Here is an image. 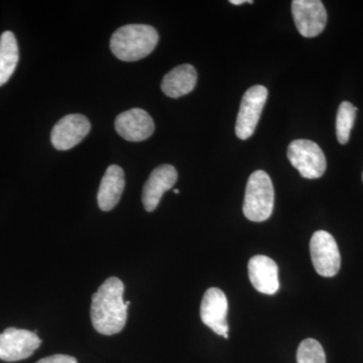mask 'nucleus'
<instances>
[{
    "label": "nucleus",
    "mask_w": 363,
    "mask_h": 363,
    "mask_svg": "<svg viewBox=\"0 0 363 363\" xmlns=\"http://www.w3.org/2000/svg\"><path fill=\"white\" fill-rule=\"evenodd\" d=\"M124 285L116 277L107 279L93 294L90 315L98 333L114 335L123 330L128 320L130 301H123Z\"/></svg>",
    "instance_id": "nucleus-1"
},
{
    "label": "nucleus",
    "mask_w": 363,
    "mask_h": 363,
    "mask_svg": "<svg viewBox=\"0 0 363 363\" xmlns=\"http://www.w3.org/2000/svg\"><path fill=\"white\" fill-rule=\"evenodd\" d=\"M159 42L156 28L147 25L121 26L112 35L111 49L117 59L135 62L145 58Z\"/></svg>",
    "instance_id": "nucleus-2"
},
{
    "label": "nucleus",
    "mask_w": 363,
    "mask_h": 363,
    "mask_svg": "<svg viewBox=\"0 0 363 363\" xmlns=\"http://www.w3.org/2000/svg\"><path fill=\"white\" fill-rule=\"evenodd\" d=\"M274 204L272 182L266 172L255 171L248 179L245 189L243 213L248 220L266 221L271 217Z\"/></svg>",
    "instance_id": "nucleus-3"
},
{
    "label": "nucleus",
    "mask_w": 363,
    "mask_h": 363,
    "mask_svg": "<svg viewBox=\"0 0 363 363\" xmlns=\"http://www.w3.org/2000/svg\"><path fill=\"white\" fill-rule=\"evenodd\" d=\"M288 159L303 178L318 179L324 175L327 162L323 150L316 143L296 140L288 147Z\"/></svg>",
    "instance_id": "nucleus-4"
},
{
    "label": "nucleus",
    "mask_w": 363,
    "mask_h": 363,
    "mask_svg": "<svg viewBox=\"0 0 363 363\" xmlns=\"http://www.w3.org/2000/svg\"><path fill=\"white\" fill-rule=\"evenodd\" d=\"M310 253L313 266L320 276L332 278L338 274L341 267L340 252L335 238L330 233L319 230L313 234Z\"/></svg>",
    "instance_id": "nucleus-5"
},
{
    "label": "nucleus",
    "mask_w": 363,
    "mask_h": 363,
    "mask_svg": "<svg viewBox=\"0 0 363 363\" xmlns=\"http://www.w3.org/2000/svg\"><path fill=\"white\" fill-rule=\"evenodd\" d=\"M267 95V88L262 85L252 86L243 95L235 125L236 135L240 140H247L255 133Z\"/></svg>",
    "instance_id": "nucleus-6"
},
{
    "label": "nucleus",
    "mask_w": 363,
    "mask_h": 363,
    "mask_svg": "<svg viewBox=\"0 0 363 363\" xmlns=\"http://www.w3.org/2000/svg\"><path fill=\"white\" fill-rule=\"evenodd\" d=\"M40 343L35 332L9 327L0 334V359L7 362L26 359L32 357Z\"/></svg>",
    "instance_id": "nucleus-7"
},
{
    "label": "nucleus",
    "mask_w": 363,
    "mask_h": 363,
    "mask_svg": "<svg viewBox=\"0 0 363 363\" xmlns=\"http://www.w3.org/2000/svg\"><path fill=\"white\" fill-rule=\"evenodd\" d=\"M292 13L298 32L303 37H317L326 26V9L320 0H294Z\"/></svg>",
    "instance_id": "nucleus-8"
},
{
    "label": "nucleus",
    "mask_w": 363,
    "mask_h": 363,
    "mask_svg": "<svg viewBox=\"0 0 363 363\" xmlns=\"http://www.w3.org/2000/svg\"><path fill=\"white\" fill-rule=\"evenodd\" d=\"M91 130L90 121L82 114H69L55 124L51 140L55 149L68 150L82 142Z\"/></svg>",
    "instance_id": "nucleus-9"
},
{
    "label": "nucleus",
    "mask_w": 363,
    "mask_h": 363,
    "mask_svg": "<svg viewBox=\"0 0 363 363\" xmlns=\"http://www.w3.org/2000/svg\"><path fill=\"white\" fill-rule=\"evenodd\" d=\"M228 301L225 294L220 289H208L202 298L200 316L203 323L213 330L217 335L228 338V324H227Z\"/></svg>",
    "instance_id": "nucleus-10"
},
{
    "label": "nucleus",
    "mask_w": 363,
    "mask_h": 363,
    "mask_svg": "<svg viewBox=\"0 0 363 363\" xmlns=\"http://www.w3.org/2000/svg\"><path fill=\"white\" fill-rule=\"evenodd\" d=\"M117 133L128 142H143L154 133L155 123L147 111L133 108L119 114L116 119Z\"/></svg>",
    "instance_id": "nucleus-11"
},
{
    "label": "nucleus",
    "mask_w": 363,
    "mask_h": 363,
    "mask_svg": "<svg viewBox=\"0 0 363 363\" xmlns=\"http://www.w3.org/2000/svg\"><path fill=\"white\" fill-rule=\"evenodd\" d=\"M178 172L172 164H162L150 173L143 190V204L147 212L157 209L162 195L175 186Z\"/></svg>",
    "instance_id": "nucleus-12"
},
{
    "label": "nucleus",
    "mask_w": 363,
    "mask_h": 363,
    "mask_svg": "<svg viewBox=\"0 0 363 363\" xmlns=\"http://www.w3.org/2000/svg\"><path fill=\"white\" fill-rule=\"evenodd\" d=\"M248 277L255 290L274 295L279 289V267L266 255H255L248 262Z\"/></svg>",
    "instance_id": "nucleus-13"
},
{
    "label": "nucleus",
    "mask_w": 363,
    "mask_h": 363,
    "mask_svg": "<svg viewBox=\"0 0 363 363\" xmlns=\"http://www.w3.org/2000/svg\"><path fill=\"white\" fill-rule=\"evenodd\" d=\"M125 187L124 172L117 164H111L105 172L99 191H98V205L102 211H111L118 204Z\"/></svg>",
    "instance_id": "nucleus-14"
},
{
    "label": "nucleus",
    "mask_w": 363,
    "mask_h": 363,
    "mask_svg": "<svg viewBox=\"0 0 363 363\" xmlns=\"http://www.w3.org/2000/svg\"><path fill=\"white\" fill-rule=\"evenodd\" d=\"M197 72L194 67L184 64L169 71L162 81V90L167 96L179 98L194 90Z\"/></svg>",
    "instance_id": "nucleus-15"
},
{
    "label": "nucleus",
    "mask_w": 363,
    "mask_h": 363,
    "mask_svg": "<svg viewBox=\"0 0 363 363\" xmlns=\"http://www.w3.org/2000/svg\"><path fill=\"white\" fill-rule=\"evenodd\" d=\"M20 59L18 42L13 32H4L0 37V86L6 84L16 71Z\"/></svg>",
    "instance_id": "nucleus-16"
},
{
    "label": "nucleus",
    "mask_w": 363,
    "mask_h": 363,
    "mask_svg": "<svg viewBox=\"0 0 363 363\" xmlns=\"http://www.w3.org/2000/svg\"><path fill=\"white\" fill-rule=\"evenodd\" d=\"M357 107L348 101L342 102L339 106L336 117V135L341 145H345L350 140L351 130L357 117Z\"/></svg>",
    "instance_id": "nucleus-17"
},
{
    "label": "nucleus",
    "mask_w": 363,
    "mask_h": 363,
    "mask_svg": "<svg viewBox=\"0 0 363 363\" xmlns=\"http://www.w3.org/2000/svg\"><path fill=\"white\" fill-rule=\"evenodd\" d=\"M297 362L326 363V355L321 344L312 338L302 341L297 351Z\"/></svg>",
    "instance_id": "nucleus-18"
},
{
    "label": "nucleus",
    "mask_w": 363,
    "mask_h": 363,
    "mask_svg": "<svg viewBox=\"0 0 363 363\" xmlns=\"http://www.w3.org/2000/svg\"><path fill=\"white\" fill-rule=\"evenodd\" d=\"M35 363H78L75 357L69 355L56 354L43 358Z\"/></svg>",
    "instance_id": "nucleus-19"
},
{
    "label": "nucleus",
    "mask_w": 363,
    "mask_h": 363,
    "mask_svg": "<svg viewBox=\"0 0 363 363\" xmlns=\"http://www.w3.org/2000/svg\"><path fill=\"white\" fill-rule=\"evenodd\" d=\"M245 2L253 4L252 0H230V4H234V6H240V4H245Z\"/></svg>",
    "instance_id": "nucleus-20"
},
{
    "label": "nucleus",
    "mask_w": 363,
    "mask_h": 363,
    "mask_svg": "<svg viewBox=\"0 0 363 363\" xmlns=\"http://www.w3.org/2000/svg\"><path fill=\"white\" fill-rule=\"evenodd\" d=\"M174 193H175V194H180V191H179L178 189H176V190H174Z\"/></svg>",
    "instance_id": "nucleus-21"
},
{
    "label": "nucleus",
    "mask_w": 363,
    "mask_h": 363,
    "mask_svg": "<svg viewBox=\"0 0 363 363\" xmlns=\"http://www.w3.org/2000/svg\"><path fill=\"white\" fill-rule=\"evenodd\" d=\"M362 181H363V172H362Z\"/></svg>",
    "instance_id": "nucleus-22"
}]
</instances>
